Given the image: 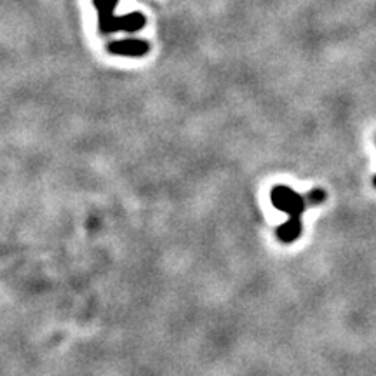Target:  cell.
Returning <instances> with one entry per match:
<instances>
[{
  "label": "cell",
  "instance_id": "4",
  "mask_svg": "<svg viewBox=\"0 0 376 376\" xmlns=\"http://www.w3.org/2000/svg\"><path fill=\"white\" fill-rule=\"evenodd\" d=\"M324 199H326L324 190H312V192L306 195V202H309V206H317V204L324 202Z\"/></svg>",
  "mask_w": 376,
  "mask_h": 376
},
{
  "label": "cell",
  "instance_id": "2",
  "mask_svg": "<svg viewBox=\"0 0 376 376\" xmlns=\"http://www.w3.org/2000/svg\"><path fill=\"white\" fill-rule=\"evenodd\" d=\"M119 0H93L94 7L98 11V21H100V32L103 35L117 34V32H140L141 28L147 25V18L145 14L134 13L126 14V16L119 18L115 16V7Z\"/></svg>",
  "mask_w": 376,
  "mask_h": 376
},
{
  "label": "cell",
  "instance_id": "3",
  "mask_svg": "<svg viewBox=\"0 0 376 376\" xmlns=\"http://www.w3.org/2000/svg\"><path fill=\"white\" fill-rule=\"evenodd\" d=\"M108 51L117 56H129V58H141L150 51L147 40L141 39H126V40H115L108 46Z\"/></svg>",
  "mask_w": 376,
  "mask_h": 376
},
{
  "label": "cell",
  "instance_id": "1",
  "mask_svg": "<svg viewBox=\"0 0 376 376\" xmlns=\"http://www.w3.org/2000/svg\"><path fill=\"white\" fill-rule=\"evenodd\" d=\"M270 197H272V204L277 209L290 214V220L286 221V225L277 228V237L286 244L294 242L302 233V214L309 207L306 197L293 192L290 187H284V185L273 188Z\"/></svg>",
  "mask_w": 376,
  "mask_h": 376
},
{
  "label": "cell",
  "instance_id": "5",
  "mask_svg": "<svg viewBox=\"0 0 376 376\" xmlns=\"http://www.w3.org/2000/svg\"><path fill=\"white\" fill-rule=\"evenodd\" d=\"M373 185H375V187H376V176L373 178Z\"/></svg>",
  "mask_w": 376,
  "mask_h": 376
}]
</instances>
